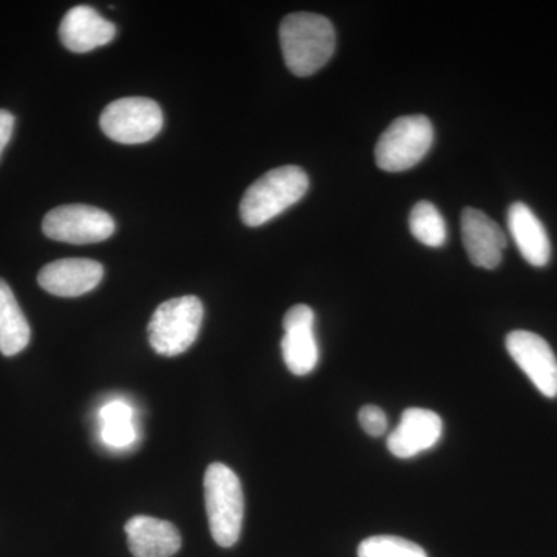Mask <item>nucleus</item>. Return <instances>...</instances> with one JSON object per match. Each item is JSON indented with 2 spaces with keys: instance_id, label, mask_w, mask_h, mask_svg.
Segmentation results:
<instances>
[{
  "instance_id": "nucleus-3",
  "label": "nucleus",
  "mask_w": 557,
  "mask_h": 557,
  "mask_svg": "<svg viewBox=\"0 0 557 557\" xmlns=\"http://www.w3.org/2000/svg\"><path fill=\"white\" fill-rule=\"evenodd\" d=\"M205 505L215 544L223 548L236 545L244 525L245 497L239 478L226 465H209L205 472Z\"/></svg>"
},
{
  "instance_id": "nucleus-10",
  "label": "nucleus",
  "mask_w": 557,
  "mask_h": 557,
  "mask_svg": "<svg viewBox=\"0 0 557 557\" xmlns=\"http://www.w3.org/2000/svg\"><path fill=\"white\" fill-rule=\"evenodd\" d=\"M461 234L468 258L475 267L494 270L500 265L507 248V236L490 215L479 209H463Z\"/></svg>"
},
{
  "instance_id": "nucleus-19",
  "label": "nucleus",
  "mask_w": 557,
  "mask_h": 557,
  "mask_svg": "<svg viewBox=\"0 0 557 557\" xmlns=\"http://www.w3.org/2000/svg\"><path fill=\"white\" fill-rule=\"evenodd\" d=\"M358 557H428L420 545L398 536H373L359 544Z\"/></svg>"
},
{
  "instance_id": "nucleus-6",
  "label": "nucleus",
  "mask_w": 557,
  "mask_h": 557,
  "mask_svg": "<svg viewBox=\"0 0 557 557\" xmlns=\"http://www.w3.org/2000/svg\"><path fill=\"white\" fill-rule=\"evenodd\" d=\"M100 124L102 132L113 141L141 145L160 134L163 112L150 98H121L102 110Z\"/></svg>"
},
{
  "instance_id": "nucleus-7",
  "label": "nucleus",
  "mask_w": 557,
  "mask_h": 557,
  "mask_svg": "<svg viewBox=\"0 0 557 557\" xmlns=\"http://www.w3.org/2000/svg\"><path fill=\"white\" fill-rule=\"evenodd\" d=\"M42 231L51 240L65 244H97L115 233V222L108 212L89 205H64L44 218Z\"/></svg>"
},
{
  "instance_id": "nucleus-4",
  "label": "nucleus",
  "mask_w": 557,
  "mask_h": 557,
  "mask_svg": "<svg viewBox=\"0 0 557 557\" xmlns=\"http://www.w3.org/2000/svg\"><path fill=\"white\" fill-rule=\"evenodd\" d=\"M203 304L197 296H182L160 304L149 322L150 347L163 357H177L199 336Z\"/></svg>"
},
{
  "instance_id": "nucleus-11",
  "label": "nucleus",
  "mask_w": 557,
  "mask_h": 557,
  "mask_svg": "<svg viewBox=\"0 0 557 557\" xmlns=\"http://www.w3.org/2000/svg\"><path fill=\"white\" fill-rule=\"evenodd\" d=\"M104 269L91 259H61L39 271L38 282L47 293L60 298H78L100 285Z\"/></svg>"
},
{
  "instance_id": "nucleus-21",
  "label": "nucleus",
  "mask_w": 557,
  "mask_h": 557,
  "mask_svg": "<svg viewBox=\"0 0 557 557\" xmlns=\"http://www.w3.org/2000/svg\"><path fill=\"white\" fill-rule=\"evenodd\" d=\"M14 129V115L9 110L0 109V156L9 145Z\"/></svg>"
},
{
  "instance_id": "nucleus-20",
  "label": "nucleus",
  "mask_w": 557,
  "mask_h": 557,
  "mask_svg": "<svg viewBox=\"0 0 557 557\" xmlns=\"http://www.w3.org/2000/svg\"><path fill=\"white\" fill-rule=\"evenodd\" d=\"M359 423L370 437H383L387 431V417L384 410L375 405L364 406L359 410Z\"/></svg>"
},
{
  "instance_id": "nucleus-5",
  "label": "nucleus",
  "mask_w": 557,
  "mask_h": 557,
  "mask_svg": "<svg viewBox=\"0 0 557 557\" xmlns=\"http://www.w3.org/2000/svg\"><path fill=\"white\" fill-rule=\"evenodd\" d=\"M432 143L434 127L428 116H399L376 143V164L386 172L408 171L424 159Z\"/></svg>"
},
{
  "instance_id": "nucleus-9",
  "label": "nucleus",
  "mask_w": 557,
  "mask_h": 557,
  "mask_svg": "<svg viewBox=\"0 0 557 557\" xmlns=\"http://www.w3.org/2000/svg\"><path fill=\"white\" fill-rule=\"evenodd\" d=\"M285 335L282 338V357L289 372L306 376L317 369L319 346L314 336V311L306 304H298L287 311L282 321Z\"/></svg>"
},
{
  "instance_id": "nucleus-8",
  "label": "nucleus",
  "mask_w": 557,
  "mask_h": 557,
  "mask_svg": "<svg viewBox=\"0 0 557 557\" xmlns=\"http://www.w3.org/2000/svg\"><path fill=\"white\" fill-rule=\"evenodd\" d=\"M507 350L542 395L557 397V358L547 341L536 333L515 330L507 336Z\"/></svg>"
},
{
  "instance_id": "nucleus-12",
  "label": "nucleus",
  "mask_w": 557,
  "mask_h": 557,
  "mask_svg": "<svg viewBox=\"0 0 557 557\" xmlns=\"http://www.w3.org/2000/svg\"><path fill=\"white\" fill-rule=\"evenodd\" d=\"M443 435V421L432 410L410 408L403 412L401 421L388 435L387 448L397 458H412L434 448Z\"/></svg>"
},
{
  "instance_id": "nucleus-2",
  "label": "nucleus",
  "mask_w": 557,
  "mask_h": 557,
  "mask_svg": "<svg viewBox=\"0 0 557 557\" xmlns=\"http://www.w3.org/2000/svg\"><path fill=\"white\" fill-rule=\"evenodd\" d=\"M309 175L299 166H281L256 180L240 201L242 222L258 228L298 203L309 190Z\"/></svg>"
},
{
  "instance_id": "nucleus-18",
  "label": "nucleus",
  "mask_w": 557,
  "mask_h": 557,
  "mask_svg": "<svg viewBox=\"0 0 557 557\" xmlns=\"http://www.w3.org/2000/svg\"><path fill=\"white\" fill-rule=\"evenodd\" d=\"M412 236L426 247L438 248L448 239L445 219L431 201H418L409 218Z\"/></svg>"
},
{
  "instance_id": "nucleus-13",
  "label": "nucleus",
  "mask_w": 557,
  "mask_h": 557,
  "mask_svg": "<svg viewBox=\"0 0 557 557\" xmlns=\"http://www.w3.org/2000/svg\"><path fill=\"white\" fill-rule=\"evenodd\" d=\"M116 27L89 5L73 7L60 25V38L73 53H89L112 42Z\"/></svg>"
},
{
  "instance_id": "nucleus-17",
  "label": "nucleus",
  "mask_w": 557,
  "mask_h": 557,
  "mask_svg": "<svg viewBox=\"0 0 557 557\" xmlns=\"http://www.w3.org/2000/svg\"><path fill=\"white\" fill-rule=\"evenodd\" d=\"M101 438L112 448L123 449L137 440L134 409L124 401H110L100 410Z\"/></svg>"
},
{
  "instance_id": "nucleus-16",
  "label": "nucleus",
  "mask_w": 557,
  "mask_h": 557,
  "mask_svg": "<svg viewBox=\"0 0 557 557\" xmlns=\"http://www.w3.org/2000/svg\"><path fill=\"white\" fill-rule=\"evenodd\" d=\"M30 324L22 313L13 289L0 278V354L14 357L28 346Z\"/></svg>"
},
{
  "instance_id": "nucleus-14",
  "label": "nucleus",
  "mask_w": 557,
  "mask_h": 557,
  "mask_svg": "<svg viewBox=\"0 0 557 557\" xmlns=\"http://www.w3.org/2000/svg\"><path fill=\"white\" fill-rule=\"evenodd\" d=\"M124 530L127 545L135 557H172L182 548L177 528L166 520L135 516Z\"/></svg>"
},
{
  "instance_id": "nucleus-15",
  "label": "nucleus",
  "mask_w": 557,
  "mask_h": 557,
  "mask_svg": "<svg viewBox=\"0 0 557 557\" xmlns=\"http://www.w3.org/2000/svg\"><path fill=\"white\" fill-rule=\"evenodd\" d=\"M508 230L520 255L530 265H547L552 259V244L547 230L522 201L512 203L508 209Z\"/></svg>"
},
{
  "instance_id": "nucleus-1",
  "label": "nucleus",
  "mask_w": 557,
  "mask_h": 557,
  "mask_svg": "<svg viewBox=\"0 0 557 557\" xmlns=\"http://www.w3.org/2000/svg\"><path fill=\"white\" fill-rule=\"evenodd\" d=\"M278 38L285 64L293 75L300 78L324 67L336 46L332 22L313 13L289 14L282 21Z\"/></svg>"
}]
</instances>
